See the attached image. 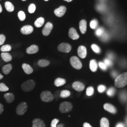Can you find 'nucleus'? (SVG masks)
<instances>
[{
  "label": "nucleus",
  "instance_id": "f257e3e1",
  "mask_svg": "<svg viewBox=\"0 0 127 127\" xmlns=\"http://www.w3.org/2000/svg\"><path fill=\"white\" fill-rule=\"evenodd\" d=\"M115 86L117 88H123L127 85V72L118 75L115 78Z\"/></svg>",
  "mask_w": 127,
  "mask_h": 127
},
{
  "label": "nucleus",
  "instance_id": "f03ea898",
  "mask_svg": "<svg viewBox=\"0 0 127 127\" xmlns=\"http://www.w3.org/2000/svg\"><path fill=\"white\" fill-rule=\"evenodd\" d=\"M35 86V82L32 80H30L23 83L21 85V88L24 91L29 92L32 91L34 89Z\"/></svg>",
  "mask_w": 127,
  "mask_h": 127
},
{
  "label": "nucleus",
  "instance_id": "7ed1b4c3",
  "mask_svg": "<svg viewBox=\"0 0 127 127\" xmlns=\"http://www.w3.org/2000/svg\"><path fill=\"white\" fill-rule=\"evenodd\" d=\"M73 108V105L69 102H64L60 104L59 110L62 113L70 112Z\"/></svg>",
  "mask_w": 127,
  "mask_h": 127
},
{
  "label": "nucleus",
  "instance_id": "20e7f679",
  "mask_svg": "<svg viewBox=\"0 0 127 127\" xmlns=\"http://www.w3.org/2000/svg\"><path fill=\"white\" fill-rule=\"evenodd\" d=\"M41 98L42 101L49 102L54 99V96L50 91H44L41 93Z\"/></svg>",
  "mask_w": 127,
  "mask_h": 127
},
{
  "label": "nucleus",
  "instance_id": "39448f33",
  "mask_svg": "<svg viewBox=\"0 0 127 127\" xmlns=\"http://www.w3.org/2000/svg\"><path fill=\"white\" fill-rule=\"evenodd\" d=\"M70 62L73 68L77 70H80L82 68V62L77 57H72L70 59Z\"/></svg>",
  "mask_w": 127,
  "mask_h": 127
},
{
  "label": "nucleus",
  "instance_id": "423d86ee",
  "mask_svg": "<svg viewBox=\"0 0 127 127\" xmlns=\"http://www.w3.org/2000/svg\"><path fill=\"white\" fill-rule=\"evenodd\" d=\"M28 106L26 102H22L18 104L16 109L17 114L19 115H22L26 113L27 111Z\"/></svg>",
  "mask_w": 127,
  "mask_h": 127
},
{
  "label": "nucleus",
  "instance_id": "0eeeda50",
  "mask_svg": "<svg viewBox=\"0 0 127 127\" xmlns=\"http://www.w3.org/2000/svg\"><path fill=\"white\" fill-rule=\"evenodd\" d=\"M58 49L60 52L69 53L71 50L72 47L70 44L67 43H62L58 46Z\"/></svg>",
  "mask_w": 127,
  "mask_h": 127
},
{
  "label": "nucleus",
  "instance_id": "6e6552de",
  "mask_svg": "<svg viewBox=\"0 0 127 127\" xmlns=\"http://www.w3.org/2000/svg\"><path fill=\"white\" fill-rule=\"evenodd\" d=\"M53 28V25L52 23L50 22L46 23L45 26L43 27V29L42 31L43 35L44 36H48L50 34Z\"/></svg>",
  "mask_w": 127,
  "mask_h": 127
},
{
  "label": "nucleus",
  "instance_id": "1a4fd4ad",
  "mask_svg": "<svg viewBox=\"0 0 127 127\" xmlns=\"http://www.w3.org/2000/svg\"><path fill=\"white\" fill-rule=\"evenodd\" d=\"M66 11V8L64 6H61L58 8L55 9L54 13L58 17H63Z\"/></svg>",
  "mask_w": 127,
  "mask_h": 127
},
{
  "label": "nucleus",
  "instance_id": "9d476101",
  "mask_svg": "<svg viewBox=\"0 0 127 127\" xmlns=\"http://www.w3.org/2000/svg\"><path fill=\"white\" fill-rule=\"evenodd\" d=\"M78 54L79 56L82 59H85L87 56L86 48L84 46H80L77 50Z\"/></svg>",
  "mask_w": 127,
  "mask_h": 127
},
{
  "label": "nucleus",
  "instance_id": "9b49d317",
  "mask_svg": "<svg viewBox=\"0 0 127 127\" xmlns=\"http://www.w3.org/2000/svg\"><path fill=\"white\" fill-rule=\"evenodd\" d=\"M33 31V28L30 25L24 26L21 28L20 31L23 34L28 35L32 32Z\"/></svg>",
  "mask_w": 127,
  "mask_h": 127
},
{
  "label": "nucleus",
  "instance_id": "f8f14e48",
  "mask_svg": "<svg viewBox=\"0 0 127 127\" xmlns=\"http://www.w3.org/2000/svg\"><path fill=\"white\" fill-rule=\"evenodd\" d=\"M68 34H69V37L73 40H77L80 37V36L78 34V33H77L76 29L73 27L69 29Z\"/></svg>",
  "mask_w": 127,
  "mask_h": 127
},
{
  "label": "nucleus",
  "instance_id": "ddd939ff",
  "mask_svg": "<svg viewBox=\"0 0 127 127\" xmlns=\"http://www.w3.org/2000/svg\"><path fill=\"white\" fill-rule=\"evenodd\" d=\"M73 89L78 91H83L85 89V85L81 82H75L72 85Z\"/></svg>",
  "mask_w": 127,
  "mask_h": 127
},
{
  "label": "nucleus",
  "instance_id": "4468645a",
  "mask_svg": "<svg viewBox=\"0 0 127 127\" xmlns=\"http://www.w3.org/2000/svg\"><path fill=\"white\" fill-rule=\"evenodd\" d=\"M104 108L105 110L112 114H115L117 112V110L113 105L106 103L104 105Z\"/></svg>",
  "mask_w": 127,
  "mask_h": 127
},
{
  "label": "nucleus",
  "instance_id": "2eb2a0df",
  "mask_svg": "<svg viewBox=\"0 0 127 127\" xmlns=\"http://www.w3.org/2000/svg\"><path fill=\"white\" fill-rule=\"evenodd\" d=\"M39 51V47L36 45H32L27 48L26 52L28 54H33L36 53Z\"/></svg>",
  "mask_w": 127,
  "mask_h": 127
},
{
  "label": "nucleus",
  "instance_id": "dca6fc26",
  "mask_svg": "<svg viewBox=\"0 0 127 127\" xmlns=\"http://www.w3.org/2000/svg\"><path fill=\"white\" fill-rule=\"evenodd\" d=\"M32 127H46L44 122L40 119H35L32 121Z\"/></svg>",
  "mask_w": 127,
  "mask_h": 127
},
{
  "label": "nucleus",
  "instance_id": "f3484780",
  "mask_svg": "<svg viewBox=\"0 0 127 127\" xmlns=\"http://www.w3.org/2000/svg\"><path fill=\"white\" fill-rule=\"evenodd\" d=\"M79 28L82 34H84L87 31V21L85 19H82L79 23Z\"/></svg>",
  "mask_w": 127,
  "mask_h": 127
},
{
  "label": "nucleus",
  "instance_id": "a211bd4d",
  "mask_svg": "<svg viewBox=\"0 0 127 127\" xmlns=\"http://www.w3.org/2000/svg\"><path fill=\"white\" fill-rule=\"evenodd\" d=\"M22 68L25 73L27 74H31L33 72V69L30 65L27 64H22Z\"/></svg>",
  "mask_w": 127,
  "mask_h": 127
},
{
  "label": "nucleus",
  "instance_id": "6ab92c4d",
  "mask_svg": "<svg viewBox=\"0 0 127 127\" xmlns=\"http://www.w3.org/2000/svg\"><path fill=\"white\" fill-rule=\"evenodd\" d=\"M90 68L93 72H95L97 69V64L95 59L91 60L90 63Z\"/></svg>",
  "mask_w": 127,
  "mask_h": 127
},
{
  "label": "nucleus",
  "instance_id": "aec40b11",
  "mask_svg": "<svg viewBox=\"0 0 127 127\" xmlns=\"http://www.w3.org/2000/svg\"><path fill=\"white\" fill-rule=\"evenodd\" d=\"M1 57L2 59L6 62L11 61L12 59L11 55L7 52H3L1 54Z\"/></svg>",
  "mask_w": 127,
  "mask_h": 127
},
{
  "label": "nucleus",
  "instance_id": "412c9836",
  "mask_svg": "<svg viewBox=\"0 0 127 127\" xmlns=\"http://www.w3.org/2000/svg\"><path fill=\"white\" fill-rule=\"evenodd\" d=\"M4 97L7 102H8V103H12L15 99V96L13 94L11 93L5 94L4 95Z\"/></svg>",
  "mask_w": 127,
  "mask_h": 127
},
{
  "label": "nucleus",
  "instance_id": "4be33fe9",
  "mask_svg": "<svg viewBox=\"0 0 127 127\" xmlns=\"http://www.w3.org/2000/svg\"><path fill=\"white\" fill-rule=\"evenodd\" d=\"M12 69V65L11 64H7L5 65L2 68V72L5 74H8Z\"/></svg>",
  "mask_w": 127,
  "mask_h": 127
},
{
  "label": "nucleus",
  "instance_id": "5701e85b",
  "mask_svg": "<svg viewBox=\"0 0 127 127\" xmlns=\"http://www.w3.org/2000/svg\"><path fill=\"white\" fill-rule=\"evenodd\" d=\"M65 83H66L65 80L61 78H57L54 82L55 85L57 87L62 86L64 84H65Z\"/></svg>",
  "mask_w": 127,
  "mask_h": 127
},
{
  "label": "nucleus",
  "instance_id": "b1692460",
  "mask_svg": "<svg viewBox=\"0 0 127 127\" xmlns=\"http://www.w3.org/2000/svg\"><path fill=\"white\" fill-rule=\"evenodd\" d=\"M45 22L44 18L42 17H40L37 18L34 22V25L36 27L39 28L41 27L43 25Z\"/></svg>",
  "mask_w": 127,
  "mask_h": 127
},
{
  "label": "nucleus",
  "instance_id": "393cba45",
  "mask_svg": "<svg viewBox=\"0 0 127 127\" xmlns=\"http://www.w3.org/2000/svg\"><path fill=\"white\" fill-rule=\"evenodd\" d=\"M50 64L49 60L46 59H41L38 62V65L41 67H44L48 66Z\"/></svg>",
  "mask_w": 127,
  "mask_h": 127
},
{
  "label": "nucleus",
  "instance_id": "a878e982",
  "mask_svg": "<svg viewBox=\"0 0 127 127\" xmlns=\"http://www.w3.org/2000/svg\"><path fill=\"white\" fill-rule=\"evenodd\" d=\"M5 7L8 12H12L14 10V6L12 3L9 1H6L5 3Z\"/></svg>",
  "mask_w": 127,
  "mask_h": 127
},
{
  "label": "nucleus",
  "instance_id": "bb28decb",
  "mask_svg": "<svg viewBox=\"0 0 127 127\" xmlns=\"http://www.w3.org/2000/svg\"><path fill=\"white\" fill-rule=\"evenodd\" d=\"M100 127H109V122L107 118L103 117L100 120Z\"/></svg>",
  "mask_w": 127,
  "mask_h": 127
},
{
  "label": "nucleus",
  "instance_id": "cd10ccee",
  "mask_svg": "<svg viewBox=\"0 0 127 127\" xmlns=\"http://www.w3.org/2000/svg\"><path fill=\"white\" fill-rule=\"evenodd\" d=\"M71 93L68 90H63L61 91L60 93V96L62 98H66L70 95Z\"/></svg>",
  "mask_w": 127,
  "mask_h": 127
},
{
  "label": "nucleus",
  "instance_id": "c85d7f7f",
  "mask_svg": "<svg viewBox=\"0 0 127 127\" xmlns=\"http://www.w3.org/2000/svg\"><path fill=\"white\" fill-rule=\"evenodd\" d=\"M120 99L123 102H126L127 101V91H123L121 92L120 94Z\"/></svg>",
  "mask_w": 127,
  "mask_h": 127
},
{
  "label": "nucleus",
  "instance_id": "c756f323",
  "mask_svg": "<svg viewBox=\"0 0 127 127\" xmlns=\"http://www.w3.org/2000/svg\"><path fill=\"white\" fill-rule=\"evenodd\" d=\"M11 50V46L8 45V44L2 46L0 48L1 51L3 52H8V51H9Z\"/></svg>",
  "mask_w": 127,
  "mask_h": 127
},
{
  "label": "nucleus",
  "instance_id": "7c9ffc66",
  "mask_svg": "<svg viewBox=\"0 0 127 127\" xmlns=\"http://www.w3.org/2000/svg\"><path fill=\"white\" fill-rule=\"evenodd\" d=\"M18 15V18L19 19V20L20 21H23L26 19V14L25 13V12L23 11H19Z\"/></svg>",
  "mask_w": 127,
  "mask_h": 127
},
{
  "label": "nucleus",
  "instance_id": "2f4dec72",
  "mask_svg": "<svg viewBox=\"0 0 127 127\" xmlns=\"http://www.w3.org/2000/svg\"><path fill=\"white\" fill-rule=\"evenodd\" d=\"M28 12L30 13H33L35 12V10H36V6H35V5L33 4V3L31 4L28 7Z\"/></svg>",
  "mask_w": 127,
  "mask_h": 127
},
{
  "label": "nucleus",
  "instance_id": "473e14b6",
  "mask_svg": "<svg viewBox=\"0 0 127 127\" xmlns=\"http://www.w3.org/2000/svg\"><path fill=\"white\" fill-rule=\"evenodd\" d=\"M98 21L96 19H93L92 20L90 23V27L91 29H95L97 27Z\"/></svg>",
  "mask_w": 127,
  "mask_h": 127
},
{
  "label": "nucleus",
  "instance_id": "72a5a7b5",
  "mask_svg": "<svg viewBox=\"0 0 127 127\" xmlns=\"http://www.w3.org/2000/svg\"><path fill=\"white\" fill-rule=\"evenodd\" d=\"M94 92V89L92 87H88L86 90V95L88 96L93 95Z\"/></svg>",
  "mask_w": 127,
  "mask_h": 127
},
{
  "label": "nucleus",
  "instance_id": "f704fd0d",
  "mask_svg": "<svg viewBox=\"0 0 127 127\" xmlns=\"http://www.w3.org/2000/svg\"><path fill=\"white\" fill-rule=\"evenodd\" d=\"M9 89L3 83H0V91L1 92H5L9 91Z\"/></svg>",
  "mask_w": 127,
  "mask_h": 127
},
{
  "label": "nucleus",
  "instance_id": "c9c22d12",
  "mask_svg": "<svg viewBox=\"0 0 127 127\" xmlns=\"http://www.w3.org/2000/svg\"><path fill=\"white\" fill-rule=\"evenodd\" d=\"M115 93V89L113 87L109 88L108 90L107 91V95L110 96H113L114 95Z\"/></svg>",
  "mask_w": 127,
  "mask_h": 127
},
{
  "label": "nucleus",
  "instance_id": "e433bc0d",
  "mask_svg": "<svg viewBox=\"0 0 127 127\" xmlns=\"http://www.w3.org/2000/svg\"><path fill=\"white\" fill-rule=\"evenodd\" d=\"M91 48L92 50L96 53H99L100 52V49L99 47L95 44H92L91 45Z\"/></svg>",
  "mask_w": 127,
  "mask_h": 127
},
{
  "label": "nucleus",
  "instance_id": "4c0bfd02",
  "mask_svg": "<svg viewBox=\"0 0 127 127\" xmlns=\"http://www.w3.org/2000/svg\"><path fill=\"white\" fill-rule=\"evenodd\" d=\"M59 122V120L57 119H53L51 123V127H57V124Z\"/></svg>",
  "mask_w": 127,
  "mask_h": 127
},
{
  "label": "nucleus",
  "instance_id": "58836bf2",
  "mask_svg": "<svg viewBox=\"0 0 127 127\" xmlns=\"http://www.w3.org/2000/svg\"><path fill=\"white\" fill-rule=\"evenodd\" d=\"M6 40V37L3 34H0V45H2L4 44Z\"/></svg>",
  "mask_w": 127,
  "mask_h": 127
},
{
  "label": "nucleus",
  "instance_id": "ea45409f",
  "mask_svg": "<svg viewBox=\"0 0 127 127\" xmlns=\"http://www.w3.org/2000/svg\"><path fill=\"white\" fill-rule=\"evenodd\" d=\"M104 63L108 66H111L113 65V63L112 62V61L110 59H105L104 60Z\"/></svg>",
  "mask_w": 127,
  "mask_h": 127
},
{
  "label": "nucleus",
  "instance_id": "a19ab883",
  "mask_svg": "<svg viewBox=\"0 0 127 127\" xmlns=\"http://www.w3.org/2000/svg\"><path fill=\"white\" fill-rule=\"evenodd\" d=\"M103 32H104V29L102 28H99L96 31L95 33L97 36H100L103 33Z\"/></svg>",
  "mask_w": 127,
  "mask_h": 127
},
{
  "label": "nucleus",
  "instance_id": "79ce46f5",
  "mask_svg": "<svg viewBox=\"0 0 127 127\" xmlns=\"http://www.w3.org/2000/svg\"><path fill=\"white\" fill-rule=\"evenodd\" d=\"M105 89H106V87L104 85H99V86L98 87V88H97L98 92L100 93L103 92L105 90Z\"/></svg>",
  "mask_w": 127,
  "mask_h": 127
},
{
  "label": "nucleus",
  "instance_id": "37998d69",
  "mask_svg": "<svg viewBox=\"0 0 127 127\" xmlns=\"http://www.w3.org/2000/svg\"><path fill=\"white\" fill-rule=\"evenodd\" d=\"M99 66L100 68H101L102 69L104 70H105L107 69V66L103 62H100L99 63Z\"/></svg>",
  "mask_w": 127,
  "mask_h": 127
},
{
  "label": "nucleus",
  "instance_id": "c03bdc74",
  "mask_svg": "<svg viewBox=\"0 0 127 127\" xmlns=\"http://www.w3.org/2000/svg\"><path fill=\"white\" fill-rule=\"evenodd\" d=\"M112 75L114 78H116V77L118 76V73L117 72H115V71H113L112 73Z\"/></svg>",
  "mask_w": 127,
  "mask_h": 127
},
{
  "label": "nucleus",
  "instance_id": "a18cd8bd",
  "mask_svg": "<svg viewBox=\"0 0 127 127\" xmlns=\"http://www.w3.org/2000/svg\"><path fill=\"white\" fill-rule=\"evenodd\" d=\"M3 110H4L3 105L1 104H0V114L2 113V112H3Z\"/></svg>",
  "mask_w": 127,
  "mask_h": 127
},
{
  "label": "nucleus",
  "instance_id": "49530a36",
  "mask_svg": "<svg viewBox=\"0 0 127 127\" xmlns=\"http://www.w3.org/2000/svg\"><path fill=\"white\" fill-rule=\"evenodd\" d=\"M83 127H92L88 123H85L83 124Z\"/></svg>",
  "mask_w": 127,
  "mask_h": 127
},
{
  "label": "nucleus",
  "instance_id": "de8ad7c7",
  "mask_svg": "<svg viewBox=\"0 0 127 127\" xmlns=\"http://www.w3.org/2000/svg\"><path fill=\"white\" fill-rule=\"evenodd\" d=\"M116 127H124V124H123V123H120L117 125Z\"/></svg>",
  "mask_w": 127,
  "mask_h": 127
},
{
  "label": "nucleus",
  "instance_id": "09e8293b",
  "mask_svg": "<svg viewBox=\"0 0 127 127\" xmlns=\"http://www.w3.org/2000/svg\"><path fill=\"white\" fill-rule=\"evenodd\" d=\"M108 57H109L108 59H114V56H113V55L112 54H109L108 55Z\"/></svg>",
  "mask_w": 127,
  "mask_h": 127
},
{
  "label": "nucleus",
  "instance_id": "8fccbe9b",
  "mask_svg": "<svg viewBox=\"0 0 127 127\" xmlns=\"http://www.w3.org/2000/svg\"><path fill=\"white\" fill-rule=\"evenodd\" d=\"M64 125L63 124H59V125H58L57 126V127H63Z\"/></svg>",
  "mask_w": 127,
  "mask_h": 127
},
{
  "label": "nucleus",
  "instance_id": "3c124183",
  "mask_svg": "<svg viewBox=\"0 0 127 127\" xmlns=\"http://www.w3.org/2000/svg\"><path fill=\"white\" fill-rule=\"evenodd\" d=\"M2 11V8L1 5L0 4V13H1Z\"/></svg>",
  "mask_w": 127,
  "mask_h": 127
},
{
  "label": "nucleus",
  "instance_id": "603ef678",
  "mask_svg": "<svg viewBox=\"0 0 127 127\" xmlns=\"http://www.w3.org/2000/svg\"><path fill=\"white\" fill-rule=\"evenodd\" d=\"M3 78V75H1L0 73V80H1V79H2V78Z\"/></svg>",
  "mask_w": 127,
  "mask_h": 127
},
{
  "label": "nucleus",
  "instance_id": "864d4df0",
  "mask_svg": "<svg viewBox=\"0 0 127 127\" xmlns=\"http://www.w3.org/2000/svg\"><path fill=\"white\" fill-rule=\"evenodd\" d=\"M64 0L66 1H67V2H71V1H72L73 0Z\"/></svg>",
  "mask_w": 127,
  "mask_h": 127
},
{
  "label": "nucleus",
  "instance_id": "5fc2aeb1",
  "mask_svg": "<svg viewBox=\"0 0 127 127\" xmlns=\"http://www.w3.org/2000/svg\"><path fill=\"white\" fill-rule=\"evenodd\" d=\"M45 0V1H49V0Z\"/></svg>",
  "mask_w": 127,
  "mask_h": 127
},
{
  "label": "nucleus",
  "instance_id": "6e6d98bb",
  "mask_svg": "<svg viewBox=\"0 0 127 127\" xmlns=\"http://www.w3.org/2000/svg\"><path fill=\"white\" fill-rule=\"evenodd\" d=\"M126 123H127V119H126Z\"/></svg>",
  "mask_w": 127,
  "mask_h": 127
},
{
  "label": "nucleus",
  "instance_id": "4d7b16f0",
  "mask_svg": "<svg viewBox=\"0 0 127 127\" xmlns=\"http://www.w3.org/2000/svg\"><path fill=\"white\" fill-rule=\"evenodd\" d=\"M23 1H26V0H22Z\"/></svg>",
  "mask_w": 127,
  "mask_h": 127
},
{
  "label": "nucleus",
  "instance_id": "13d9d810",
  "mask_svg": "<svg viewBox=\"0 0 127 127\" xmlns=\"http://www.w3.org/2000/svg\"></svg>",
  "mask_w": 127,
  "mask_h": 127
}]
</instances>
